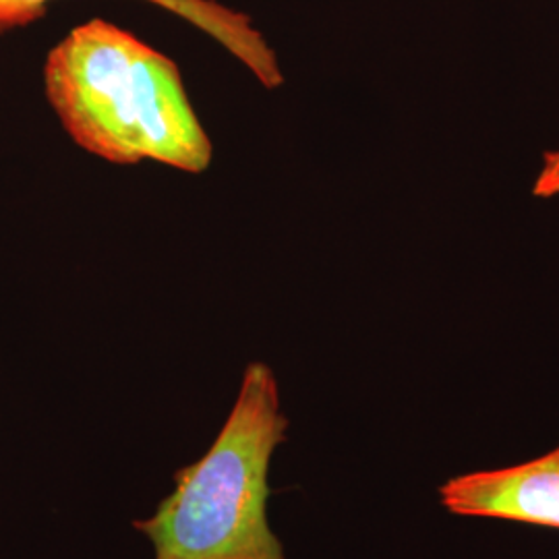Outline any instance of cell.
<instances>
[{
    "mask_svg": "<svg viewBox=\"0 0 559 559\" xmlns=\"http://www.w3.org/2000/svg\"><path fill=\"white\" fill-rule=\"evenodd\" d=\"M44 87L71 140L102 160L158 162L189 175L212 164L177 62L115 23L87 21L60 40Z\"/></svg>",
    "mask_w": 559,
    "mask_h": 559,
    "instance_id": "6da1fadb",
    "label": "cell"
},
{
    "mask_svg": "<svg viewBox=\"0 0 559 559\" xmlns=\"http://www.w3.org/2000/svg\"><path fill=\"white\" fill-rule=\"evenodd\" d=\"M286 431L278 380L253 360L207 452L175 473L150 519L133 520L154 559H286L267 519L270 468Z\"/></svg>",
    "mask_w": 559,
    "mask_h": 559,
    "instance_id": "7a4b0ae2",
    "label": "cell"
},
{
    "mask_svg": "<svg viewBox=\"0 0 559 559\" xmlns=\"http://www.w3.org/2000/svg\"><path fill=\"white\" fill-rule=\"evenodd\" d=\"M440 503L452 516L559 531V443L520 464L450 477L440 485Z\"/></svg>",
    "mask_w": 559,
    "mask_h": 559,
    "instance_id": "3957f363",
    "label": "cell"
},
{
    "mask_svg": "<svg viewBox=\"0 0 559 559\" xmlns=\"http://www.w3.org/2000/svg\"><path fill=\"white\" fill-rule=\"evenodd\" d=\"M162 9L191 21L205 34L221 41L245 67L265 85L278 87L282 71L274 50L261 38L260 32L251 27V21L212 0H150ZM50 0H0V32L29 25L46 13Z\"/></svg>",
    "mask_w": 559,
    "mask_h": 559,
    "instance_id": "277c9868",
    "label": "cell"
},
{
    "mask_svg": "<svg viewBox=\"0 0 559 559\" xmlns=\"http://www.w3.org/2000/svg\"><path fill=\"white\" fill-rule=\"evenodd\" d=\"M533 193L537 198H554L559 195V150L549 152L543 160L539 177L535 180Z\"/></svg>",
    "mask_w": 559,
    "mask_h": 559,
    "instance_id": "5b68a950",
    "label": "cell"
}]
</instances>
